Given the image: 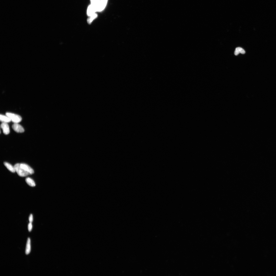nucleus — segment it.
Masks as SVG:
<instances>
[{"mask_svg": "<svg viewBox=\"0 0 276 276\" xmlns=\"http://www.w3.org/2000/svg\"><path fill=\"white\" fill-rule=\"evenodd\" d=\"M27 260L35 266H45L49 263V259L45 253L37 247H28L24 252Z\"/></svg>", "mask_w": 276, "mask_h": 276, "instance_id": "2", "label": "nucleus"}, {"mask_svg": "<svg viewBox=\"0 0 276 276\" xmlns=\"http://www.w3.org/2000/svg\"><path fill=\"white\" fill-rule=\"evenodd\" d=\"M0 240L5 245L15 246L22 243L21 237L15 232L5 229H1L0 231Z\"/></svg>", "mask_w": 276, "mask_h": 276, "instance_id": "6", "label": "nucleus"}, {"mask_svg": "<svg viewBox=\"0 0 276 276\" xmlns=\"http://www.w3.org/2000/svg\"><path fill=\"white\" fill-rule=\"evenodd\" d=\"M216 0H201L194 17V23H202L211 15Z\"/></svg>", "mask_w": 276, "mask_h": 276, "instance_id": "3", "label": "nucleus"}, {"mask_svg": "<svg viewBox=\"0 0 276 276\" xmlns=\"http://www.w3.org/2000/svg\"><path fill=\"white\" fill-rule=\"evenodd\" d=\"M1 254L6 262L7 267L11 270H15L20 265L18 252L13 246L5 245L1 250Z\"/></svg>", "mask_w": 276, "mask_h": 276, "instance_id": "4", "label": "nucleus"}, {"mask_svg": "<svg viewBox=\"0 0 276 276\" xmlns=\"http://www.w3.org/2000/svg\"><path fill=\"white\" fill-rule=\"evenodd\" d=\"M179 33L176 37L174 42L176 47L181 48L184 44L194 35L195 30L193 27L189 26Z\"/></svg>", "mask_w": 276, "mask_h": 276, "instance_id": "7", "label": "nucleus"}, {"mask_svg": "<svg viewBox=\"0 0 276 276\" xmlns=\"http://www.w3.org/2000/svg\"><path fill=\"white\" fill-rule=\"evenodd\" d=\"M11 230L21 237L22 242L28 247H37L44 240L42 233L38 230L21 225H14Z\"/></svg>", "mask_w": 276, "mask_h": 276, "instance_id": "1", "label": "nucleus"}, {"mask_svg": "<svg viewBox=\"0 0 276 276\" xmlns=\"http://www.w3.org/2000/svg\"><path fill=\"white\" fill-rule=\"evenodd\" d=\"M192 21L190 16L183 9L180 10L176 15L174 28L176 31L180 33L190 26Z\"/></svg>", "mask_w": 276, "mask_h": 276, "instance_id": "5", "label": "nucleus"}]
</instances>
